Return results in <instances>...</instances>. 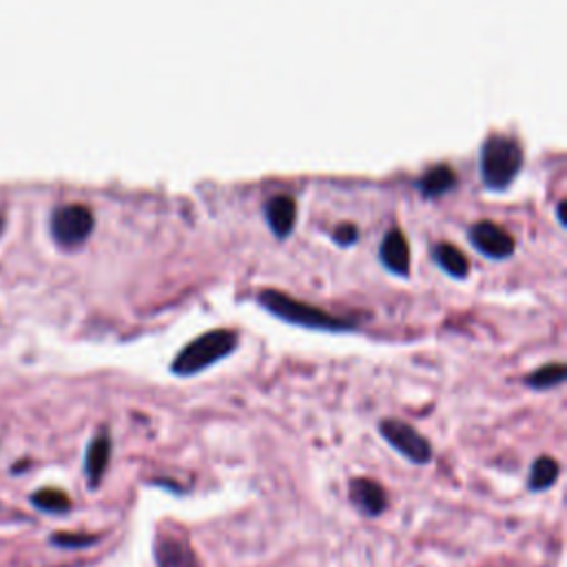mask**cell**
Returning <instances> with one entry per match:
<instances>
[{
  "instance_id": "1",
  "label": "cell",
  "mask_w": 567,
  "mask_h": 567,
  "mask_svg": "<svg viewBox=\"0 0 567 567\" xmlns=\"http://www.w3.org/2000/svg\"><path fill=\"white\" fill-rule=\"evenodd\" d=\"M257 301H259V306H264L268 312H272L281 321L297 323L303 328L339 332V330H352L357 326L354 317H341V315L328 312L321 306H312V303L297 299L277 288H261L257 292Z\"/></svg>"
},
{
  "instance_id": "2",
  "label": "cell",
  "mask_w": 567,
  "mask_h": 567,
  "mask_svg": "<svg viewBox=\"0 0 567 567\" xmlns=\"http://www.w3.org/2000/svg\"><path fill=\"white\" fill-rule=\"evenodd\" d=\"M523 162H525L523 146L509 133L494 131L481 144L478 173L483 184L492 190L507 188L514 182V177L520 173Z\"/></svg>"
},
{
  "instance_id": "3",
  "label": "cell",
  "mask_w": 567,
  "mask_h": 567,
  "mask_svg": "<svg viewBox=\"0 0 567 567\" xmlns=\"http://www.w3.org/2000/svg\"><path fill=\"white\" fill-rule=\"evenodd\" d=\"M239 343V334L233 328H213L190 339L171 361V372L190 377L228 357Z\"/></svg>"
},
{
  "instance_id": "4",
  "label": "cell",
  "mask_w": 567,
  "mask_h": 567,
  "mask_svg": "<svg viewBox=\"0 0 567 567\" xmlns=\"http://www.w3.org/2000/svg\"><path fill=\"white\" fill-rule=\"evenodd\" d=\"M95 226V215L86 204H58L49 215V230L60 248H78L89 239Z\"/></svg>"
},
{
  "instance_id": "5",
  "label": "cell",
  "mask_w": 567,
  "mask_h": 567,
  "mask_svg": "<svg viewBox=\"0 0 567 567\" xmlns=\"http://www.w3.org/2000/svg\"><path fill=\"white\" fill-rule=\"evenodd\" d=\"M381 436L401 452L412 463H427L432 458V443L425 434H421L412 423L396 419V416H383L379 421Z\"/></svg>"
},
{
  "instance_id": "6",
  "label": "cell",
  "mask_w": 567,
  "mask_h": 567,
  "mask_svg": "<svg viewBox=\"0 0 567 567\" xmlns=\"http://www.w3.org/2000/svg\"><path fill=\"white\" fill-rule=\"evenodd\" d=\"M467 239L478 252L492 259H507L516 250L514 235L492 219L472 221L467 226Z\"/></svg>"
},
{
  "instance_id": "7",
  "label": "cell",
  "mask_w": 567,
  "mask_h": 567,
  "mask_svg": "<svg viewBox=\"0 0 567 567\" xmlns=\"http://www.w3.org/2000/svg\"><path fill=\"white\" fill-rule=\"evenodd\" d=\"M264 219L275 237L284 239L297 221V202L290 193H275L264 202Z\"/></svg>"
},
{
  "instance_id": "8",
  "label": "cell",
  "mask_w": 567,
  "mask_h": 567,
  "mask_svg": "<svg viewBox=\"0 0 567 567\" xmlns=\"http://www.w3.org/2000/svg\"><path fill=\"white\" fill-rule=\"evenodd\" d=\"M352 505L365 516H379L388 507V494L383 485L370 476H354L348 485Z\"/></svg>"
},
{
  "instance_id": "9",
  "label": "cell",
  "mask_w": 567,
  "mask_h": 567,
  "mask_svg": "<svg viewBox=\"0 0 567 567\" xmlns=\"http://www.w3.org/2000/svg\"><path fill=\"white\" fill-rule=\"evenodd\" d=\"M379 261L394 275L410 272V246L401 228L392 226L383 233L379 244Z\"/></svg>"
},
{
  "instance_id": "10",
  "label": "cell",
  "mask_w": 567,
  "mask_h": 567,
  "mask_svg": "<svg viewBox=\"0 0 567 567\" xmlns=\"http://www.w3.org/2000/svg\"><path fill=\"white\" fill-rule=\"evenodd\" d=\"M109 458H111V434L106 427H100L86 443V452H84V474L91 487L100 485L104 470L109 465Z\"/></svg>"
},
{
  "instance_id": "11",
  "label": "cell",
  "mask_w": 567,
  "mask_h": 567,
  "mask_svg": "<svg viewBox=\"0 0 567 567\" xmlns=\"http://www.w3.org/2000/svg\"><path fill=\"white\" fill-rule=\"evenodd\" d=\"M458 177L456 171L447 162H436L427 166L419 177H416V188L423 193V197H439L450 193L456 186Z\"/></svg>"
},
{
  "instance_id": "12",
  "label": "cell",
  "mask_w": 567,
  "mask_h": 567,
  "mask_svg": "<svg viewBox=\"0 0 567 567\" xmlns=\"http://www.w3.org/2000/svg\"><path fill=\"white\" fill-rule=\"evenodd\" d=\"M432 257L441 270H445L450 277L463 279L470 272V259L467 255L452 241H436L432 246Z\"/></svg>"
},
{
  "instance_id": "13",
  "label": "cell",
  "mask_w": 567,
  "mask_h": 567,
  "mask_svg": "<svg viewBox=\"0 0 567 567\" xmlns=\"http://www.w3.org/2000/svg\"><path fill=\"white\" fill-rule=\"evenodd\" d=\"M560 474V465L554 456L549 454H540L532 461L529 465V474H527V487L534 489V492H540V489H547L556 483Z\"/></svg>"
},
{
  "instance_id": "14",
  "label": "cell",
  "mask_w": 567,
  "mask_h": 567,
  "mask_svg": "<svg viewBox=\"0 0 567 567\" xmlns=\"http://www.w3.org/2000/svg\"><path fill=\"white\" fill-rule=\"evenodd\" d=\"M567 377V365L563 361H547L525 374V385L534 390H547L554 385H560Z\"/></svg>"
},
{
  "instance_id": "15",
  "label": "cell",
  "mask_w": 567,
  "mask_h": 567,
  "mask_svg": "<svg viewBox=\"0 0 567 567\" xmlns=\"http://www.w3.org/2000/svg\"><path fill=\"white\" fill-rule=\"evenodd\" d=\"M157 567H195V560L179 540H162L157 543Z\"/></svg>"
},
{
  "instance_id": "16",
  "label": "cell",
  "mask_w": 567,
  "mask_h": 567,
  "mask_svg": "<svg viewBox=\"0 0 567 567\" xmlns=\"http://www.w3.org/2000/svg\"><path fill=\"white\" fill-rule=\"evenodd\" d=\"M31 503L33 507L49 512V514H64L71 509V498L66 496V492L58 489V487H40L31 494Z\"/></svg>"
},
{
  "instance_id": "17",
  "label": "cell",
  "mask_w": 567,
  "mask_h": 567,
  "mask_svg": "<svg viewBox=\"0 0 567 567\" xmlns=\"http://www.w3.org/2000/svg\"><path fill=\"white\" fill-rule=\"evenodd\" d=\"M332 239L339 244V246H350L359 239V228L357 224L352 221H339L334 228H332Z\"/></svg>"
},
{
  "instance_id": "18",
  "label": "cell",
  "mask_w": 567,
  "mask_h": 567,
  "mask_svg": "<svg viewBox=\"0 0 567 567\" xmlns=\"http://www.w3.org/2000/svg\"><path fill=\"white\" fill-rule=\"evenodd\" d=\"M51 543L60 545V547H84V545L95 543V538L84 536V534H53Z\"/></svg>"
},
{
  "instance_id": "19",
  "label": "cell",
  "mask_w": 567,
  "mask_h": 567,
  "mask_svg": "<svg viewBox=\"0 0 567 567\" xmlns=\"http://www.w3.org/2000/svg\"><path fill=\"white\" fill-rule=\"evenodd\" d=\"M556 217H558V224L565 226V199H558V204H556Z\"/></svg>"
},
{
  "instance_id": "20",
  "label": "cell",
  "mask_w": 567,
  "mask_h": 567,
  "mask_svg": "<svg viewBox=\"0 0 567 567\" xmlns=\"http://www.w3.org/2000/svg\"><path fill=\"white\" fill-rule=\"evenodd\" d=\"M2 226H4V219H2V215H0V233H2Z\"/></svg>"
}]
</instances>
